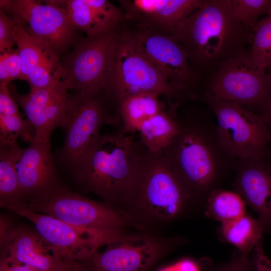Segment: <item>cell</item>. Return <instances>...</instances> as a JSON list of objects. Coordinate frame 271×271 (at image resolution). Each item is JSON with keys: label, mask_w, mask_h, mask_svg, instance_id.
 I'll return each instance as SVG.
<instances>
[{"label": "cell", "mask_w": 271, "mask_h": 271, "mask_svg": "<svg viewBox=\"0 0 271 271\" xmlns=\"http://www.w3.org/2000/svg\"><path fill=\"white\" fill-rule=\"evenodd\" d=\"M15 41L21 62L22 80H26L31 71L39 66L61 64L56 55L34 40L18 21H16Z\"/></svg>", "instance_id": "24"}, {"label": "cell", "mask_w": 271, "mask_h": 271, "mask_svg": "<svg viewBox=\"0 0 271 271\" xmlns=\"http://www.w3.org/2000/svg\"><path fill=\"white\" fill-rule=\"evenodd\" d=\"M250 45L249 53L254 62L265 69L271 67V14L257 23Z\"/></svg>", "instance_id": "27"}, {"label": "cell", "mask_w": 271, "mask_h": 271, "mask_svg": "<svg viewBox=\"0 0 271 271\" xmlns=\"http://www.w3.org/2000/svg\"><path fill=\"white\" fill-rule=\"evenodd\" d=\"M67 11L70 20L87 37L95 36L116 29L123 20L121 9L106 0L59 1Z\"/></svg>", "instance_id": "20"}, {"label": "cell", "mask_w": 271, "mask_h": 271, "mask_svg": "<svg viewBox=\"0 0 271 271\" xmlns=\"http://www.w3.org/2000/svg\"><path fill=\"white\" fill-rule=\"evenodd\" d=\"M25 203L34 212L83 229L117 232L134 229L117 207L89 199L63 187L47 198Z\"/></svg>", "instance_id": "8"}, {"label": "cell", "mask_w": 271, "mask_h": 271, "mask_svg": "<svg viewBox=\"0 0 271 271\" xmlns=\"http://www.w3.org/2000/svg\"><path fill=\"white\" fill-rule=\"evenodd\" d=\"M64 271H88L81 263L70 261L67 267Z\"/></svg>", "instance_id": "37"}, {"label": "cell", "mask_w": 271, "mask_h": 271, "mask_svg": "<svg viewBox=\"0 0 271 271\" xmlns=\"http://www.w3.org/2000/svg\"><path fill=\"white\" fill-rule=\"evenodd\" d=\"M17 103L12 96L9 84L0 83V115H20Z\"/></svg>", "instance_id": "32"}, {"label": "cell", "mask_w": 271, "mask_h": 271, "mask_svg": "<svg viewBox=\"0 0 271 271\" xmlns=\"http://www.w3.org/2000/svg\"><path fill=\"white\" fill-rule=\"evenodd\" d=\"M0 7L20 22L34 40L58 58L78 40V29L58 1L42 4L32 0H1Z\"/></svg>", "instance_id": "12"}, {"label": "cell", "mask_w": 271, "mask_h": 271, "mask_svg": "<svg viewBox=\"0 0 271 271\" xmlns=\"http://www.w3.org/2000/svg\"><path fill=\"white\" fill-rule=\"evenodd\" d=\"M188 242L179 236L128 231L102 245L81 263L88 271H152L168 254Z\"/></svg>", "instance_id": "4"}, {"label": "cell", "mask_w": 271, "mask_h": 271, "mask_svg": "<svg viewBox=\"0 0 271 271\" xmlns=\"http://www.w3.org/2000/svg\"><path fill=\"white\" fill-rule=\"evenodd\" d=\"M138 131L142 145L152 153H158L168 147L179 131L177 119L165 110L145 121Z\"/></svg>", "instance_id": "23"}, {"label": "cell", "mask_w": 271, "mask_h": 271, "mask_svg": "<svg viewBox=\"0 0 271 271\" xmlns=\"http://www.w3.org/2000/svg\"><path fill=\"white\" fill-rule=\"evenodd\" d=\"M231 3L237 20L252 33L259 18L271 14V0H231Z\"/></svg>", "instance_id": "29"}, {"label": "cell", "mask_w": 271, "mask_h": 271, "mask_svg": "<svg viewBox=\"0 0 271 271\" xmlns=\"http://www.w3.org/2000/svg\"><path fill=\"white\" fill-rule=\"evenodd\" d=\"M116 29L79 39L60 61L64 69L63 81L68 89L88 96L108 90Z\"/></svg>", "instance_id": "6"}, {"label": "cell", "mask_w": 271, "mask_h": 271, "mask_svg": "<svg viewBox=\"0 0 271 271\" xmlns=\"http://www.w3.org/2000/svg\"><path fill=\"white\" fill-rule=\"evenodd\" d=\"M207 271H255L253 257L252 255L244 256L236 250L229 261L209 267Z\"/></svg>", "instance_id": "31"}, {"label": "cell", "mask_w": 271, "mask_h": 271, "mask_svg": "<svg viewBox=\"0 0 271 271\" xmlns=\"http://www.w3.org/2000/svg\"><path fill=\"white\" fill-rule=\"evenodd\" d=\"M160 96L153 93L143 92L121 100L118 105L121 130L125 133L138 131L144 122L165 110Z\"/></svg>", "instance_id": "21"}, {"label": "cell", "mask_w": 271, "mask_h": 271, "mask_svg": "<svg viewBox=\"0 0 271 271\" xmlns=\"http://www.w3.org/2000/svg\"><path fill=\"white\" fill-rule=\"evenodd\" d=\"M260 116L265 122L271 133V104Z\"/></svg>", "instance_id": "38"}, {"label": "cell", "mask_w": 271, "mask_h": 271, "mask_svg": "<svg viewBox=\"0 0 271 271\" xmlns=\"http://www.w3.org/2000/svg\"><path fill=\"white\" fill-rule=\"evenodd\" d=\"M234 186L246 205L257 214L263 231H271V154L244 159Z\"/></svg>", "instance_id": "17"}, {"label": "cell", "mask_w": 271, "mask_h": 271, "mask_svg": "<svg viewBox=\"0 0 271 271\" xmlns=\"http://www.w3.org/2000/svg\"><path fill=\"white\" fill-rule=\"evenodd\" d=\"M6 67L12 81L14 79H22V69L20 58L17 50H14L7 53L2 54Z\"/></svg>", "instance_id": "33"}, {"label": "cell", "mask_w": 271, "mask_h": 271, "mask_svg": "<svg viewBox=\"0 0 271 271\" xmlns=\"http://www.w3.org/2000/svg\"><path fill=\"white\" fill-rule=\"evenodd\" d=\"M10 86L12 96L34 128L35 139L50 141L53 131L63 126L68 112V89L64 82L61 80L27 94H19L14 85Z\"/></svg>", "instance_id": "16"}, {"label": "cell", "mask_w": 271, "mask_h": 271, "mask_svg": "<svg viewBox=\"0 0 271 271\" xmlns=\"http://www.w3.org/2000/svg\"><path fill=\"white\" fill-rule=\"evenodd\" d=\"M218 232L221 240L234 246L242 255L249 256L257 243L262 240L264 231L258 219L246 213L221 223Z\"/></svg>", "instance_id": "22"}, {"label": "cell", "mask_w": 271, "mask_h": 271, "mask_svg": "<svg viewBox=\"0 0 271 271\" xmlns=\"http://www.w3.org/2000/svg\"><path fill=\"white\" fill-rule=\"evenodd\" d=\"M209 90V96L242 106L249 105L260 116L271 104V77L245 51L219 67Z\"/></svg>", "instance_id": "9"}, {"label": "cell", "mask_w": 271, "mask_h": 271, "mask_svg": "<svg viewBox=\"0 0 271 271\" xmlns=\"http://www.w3.org/2000/svg\"><path fill=\"white\" fill-rule=\"evenodd\" d=\"M204 211L208 218L223 223L246 214V204L236 191L215 189L206 198Z\"/></svg>", "instance_id": "25"}, {"label": "cell", "mask_w": 271, "mask_h": 271, "mask_svg": "<svg viewBox=\"0 0 271 271\" xmlns=\"http://www.w3.org/2000/svg\"><path fill=\"white\" fill-rule=\"evenodd\" d=\"M0 271H41L31 265L8 256H2Z\"/></svg>", "instance_id": "35"}, {"label": "cell", "mask_w": 271, "mask_h": 271, "mask_svg": "<svg viewBox=\"0 0 271 271\" xmlns=\"http://www.w3.org/2000/svg\"><path fill=\"white\" fill-rule=\"evenodd\" d=\"M1 238L2 256L41 271H64L70 261L57 256L35 229L14 225Z\"/></svg>", "instance_id": "18"}, {"label": "cell", "mask_w": 271, "mask_h": 271, "mask_svg": "<svg viewBox=\"0 0 271 271\" xmlns=\"http://www.w3.org/2000/svg\"><path fill=\"white\" fill-rule=\"evenodd\" d=\"M168 34L185 48L189 61L203 69H218L245 51L252 37L235 17L231 0L203 1Z\"/></svg>", "instance_id": "2"}, {"label": "cell", "mask_w": 271, "mask_h": 271, "mask_svg": "<svg viewBox=\"0 0 271 271\" xmlns=\"http://www.w3.org/2000/svg\"><path fill=\"white\" fill-rule=\"evenodd\" d=\"M118 208L135 230L155 234L201 209L161 154L144 146Z\"/></svg>", "instance_id": "1"}, {"label": "cell", "mask_w": 271, "mask_h": 271, "mask_svg": "<svg viewBox=\"0 0 271 271\" xmlns=\"http://www.w3.org/2000/svg\"><path fill=\"white\" fill-rule=\"evenodd\" d=\"M179 131L173 142L159 152L202 209L217 179L212 153L199 127L178 119Z\"/></svg>", "instance_id": "5"}, {"label": "cell", "mask_w": 271, "mask_h": 271, "mask_svg": "<svg viewBox=\"0 0 271 271\" xmlns=\"http://www.w3.org/2000/svg\"><path fill=\"white\" fill-rule=\"evenodd\" d=\"M16 21L8 13L0 10V53L1 54L13 51L15 44V32Z\"/></svg>", "instance_id": "30"}, {"label": "cell", "mask_w": 271, "mask_h": 271, "mask_svg": "<svg viewBox=\"0 0 271 271\" xmlns=\"http://www.w3.org/2000/svg\"><path fill=\"white\" fill-rule=\"evenodd\" d=\"M51 147L50 141L35 139L16 151V169L24 202L47 198L62 187Z\"/></svg>", "instance_id": "15"}, {"label": "cell", "mask_w": 271, "mask_h": 271, "mask_svg": "<svg viewBox=\"0 0 271 271\" xmlns=\"http://www.w3.org/2000/svg\"><path fill=\"white\" fill-rule=\"evenodd\" d=\"M122 32L179 92L193 80L187 51L170 35L138 23L131 30Z\"/></svg>", "instance_id": "14"}, {"label": "cell", "mask_w": 271, "mask_h": 271, "mask_svg": "<svg viewBox=\"0 0 271 271\" xmlns=\"http://www.w3.org/2000/svg\"><path fill=\"white\" fill-rule=\"evenodd\" d=\"M108 91L117 104L129 96L150 92L169 98L177 88L122 32L115 42Z\"/></svg>", "instance_id": "7"}, {"label": "cell", "mask_w": 271, "mask_h": 271, "mask_svg": "<svg viewBox=\"0 0 271 271\" xmlns=\"http://www.w3.org/2000/svg\"><path fill=\"white\" fill-rule=\"evenodd\" d=\"M11 81L5 60L3 57L0 56V83L9 84Z\"/></svg>", "instance_id": "36"}, {"label": "cell", "mask_w": 271, "mask_h": 271, "mask_svg": "<svg viewBox=\"0 0 271 271\" xmlns=\"http://www.w3.org/2000/svg\"><path fill=\"white\" fill-rule=\"evenodd\" d=\"M217 121L221 146L240 159L258 158L271 154V133L262 117L238 103L209 95Z\"/></svg>", "instance_id": "13"}, {"label": "cell", "mask_w": 271, "mask_h": 271, "mask_svg": "<svg viewBox=\"0 0 271 271\" xmlns=\"http://www.w3.org/2000/svg\"><path fill=\"white\" fill-rule=\"evenodd\" d=\"M68 96V109L62 126L65 138L60 156L72 168L96 144L101 127L116 124L119 119L109 110L107 103L111 96L107 91L94 96L78 91Z\"/></svg>", "instance_id": "11"}, {"label": "cell", "mask_w": 271, "mask_h": 271, "mask_svg": "<svg viewBox=\"0 0 271 271\" xmlns=\"http://www.w3.org/2000/svg\"><path fill=\"white\" fill-rule=\"evenodd\" d=\"M19 137L29 144L35 139V130L30 121L21 114L0 115V145L17 144Z\"/></svg>", "instance_id": "28"}, {"label": "cell", "mask_w": 271, "mask_h": 271, "mask_svg": "<svg viewBox=\"0 0 271 271\" xmlns=\"http://www.w3.org/2000/svg\"><path fill=\"white\" fill-rule=\"evenodd\" d=\"M266 70L271 77V67L268 68Z\"/></svg>", "instance_id": "39"}, {"label": "cell", "mask_w": 271, "mask_h": 271, "mask_svg": "<svg viewBox=\"0 0 271 271\" xmlns=\"http://www.w3.org/2000/svg\"><path fill=\"white\" fill-rule=\"evenodd\" d=\"M0 205L30 221L55 254L65 260L84 262L102 245L126 232L77 227L53 216L34 212L24 201Z\"/></svg>", "instance_id": "10"}, {"label": "cell", "mask_w": 271, "mask_h": 271, "mask_svg": "<svg viewBox=\"0 0 271 271\" xmlns=\"http://www.w3.org/2000/svg\"><path fill=\"white\" fill-rule=\"evenodd\" d=\"M19 147L18 144L0 145V205L24 201L15 165Z\"/></svg>", "instance_id": "26"}, {"label": "cell", "mask_w": 271, "mask_h": 271, "mask_svg": "<svg viewBox=\"0 0 271 271\" xmlns=\"http://www.w3.org/2000/svg\"><path fill=\"white\" fill-rule=\"evenodd\" d=\"M201 0L119 1L123 20L169 34L181 21L199 8Z\"/></svg>", "instance_id": "19"}, {"label": "cell", "mask_w": 271, "mask_h": 271, "mask_svg": "<svg viewBox=\"0 0 271 271\" xmlns=\"http://www.w3.org/2000/svg\"><path fill=\"white\" fill-rule=\"evenodd\" d=\"M255 271H271V260L265 254L262 240L255 247L252 252Z\"/></svg>", "instance_id": "34"}, {"label": "cell", "mask_w": 271, "mask_h": 271, "mask_svg": "<svg viewBox=\"0 0 271 271\" xmlns=\"http://www.w3.org/2000/svg\"><path fill=\"white\" fill-rule=\"evenodd\" d=\"M143 145L121 129L100 135L71 169L79 184L118 208L138 168Z\"/></svg>", "instance_id": "3"}]
</instances>
